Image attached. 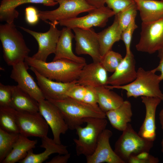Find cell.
Listing matches in <instances>:
<instances>
[{"label": "cell", "mask_w": 163, "mask_h": 163, "mask_svg": "<svg viewBox=\"0 0 163 163\" xmlns=\"http://www.w3.org/2000/svg\"><path fill=\"white\" fill-rule=\"evenodd\" d=\"M24 61L39 73L51 80L64 83L76 81L85 64L66 59H60L50 62H43L28 56Z\"/></svg>", "instance_id": "obj_1"}, {"label": "cell", "mask_w": 163, "mask_h": 163, "mask_svg": "<svg viewBox=\"0 0 163 163\" xmlns=\"http://www.w3.org/2000/svg\"><path fill=\"white\" fill-rule=\"evenodd\" d=\"M59 109L69 129L75 130L88 117L106 118V113L98 105H93L69 97L57 100H49Z\"/></svg>", "instance_id": "obj_2"}, {"label": "cell", "mask_w": 163, "mask_h": 163, "mask_svg": "<svg viewBox=\"0 0 163 163\" xmlns=\"http://www.w3.org/2000/svg\"><path fill=\"white\" fill-rule=\"evenodd\" d=\"M0 39L3 51V59L9 66L24 61L30 51L22 34L14 23L0 25Z\"/></svg>", "instance_id": "obj_3"}, {"label": "cell", "mask_w": 163, "mask_h": 163, "mask_svg": "<svg viewBox=\"0 0 163 163\" xmlns=\"http://www.w3.org/2000/svg\"><path fill=\"white\" fill-rule=\"evenodd\" d=\"M155 72L153 69L146 71L139 67L137 71L136 79L131 83L125 85L107 88L124 90L127 97H156L163 101V93L160 87L161 81L159 75H156Z\"/></svg>", "instance_id": "obj_4"}, {"label": "cell", "mask_w": 163, "mask_h": 163, "mask_svg": "<svg viewBox=\"0 0 163 163\" xmlns=\"http://www.w3.org/2000/svg\"><path fill=\"white\" fill-rule=\"evenodd\" d=\"M84 122L86 123V126H80L76 129L78 138L74 139L73 141L77 155L87 157L94 152L107 122L106 118L93 117L85 119Z\"/></svg>", "instance_id": "obj_5"}, {"label": "cell", "mask_w": 163, "mask_h": 163, "mask_svg": "<svg viewBox=\"0 0 163 163\" xmlns=\"http://www.w3.org/2000/svg\"><path fill=\"white\" fill-rule=\"evenodd\" d=\"M122 132L115 143L114 151L125 163L131 156L142 152H149L153 147V142L140 136L130 123Z\"/></svg>", "instance_id": "obj_6"}, {"label": "cell", "mask_w": 163, "mask_h": 163, "mask_svg": "<svg viewBox=\"0 0 163 163\" xmlns=\"http://www.w3.org/2000/svg\"><path fill=\"white\" fill-rule=\"evenodd\" d=\"M59 4L56 9L52 11H38L39 18L51 22L58 21L77 17L80 13H88L96 8L90 5L85 0H57Z\"/></svg>", "instance_id": "obj_7"}, {"label": "cell", "mask_w": 163, "mask_h": 163, "mask_svg": "<svg viewBox=\"0 0 163 163\" xmlns=\"http://www.w3.org/2000/svg\"><path fill=\"white\" fill-rule=\"evenodd\" d=\"M163 46V17L141 24L140 38L136 47L139 51L152 54Z\"/></svg>", "instance_id": "obj_8"}, {"label": "cell", "mask_w": 163, "mask_h": 163, "mask_svg": "<svg viewBox=\"0 0 163 163\" xmlns=\"http://www.w3.org/2000/svg\"><path fill=\"white\" fill-rule=\"evenodd\" d=\"M50 28L47 32L44 33L37 32L23 27L20 28L33 36L38 45V50L32 57L37 60L46 62L48 56L55 53L56 45L61 33V30L56 27L58 23L49 22Z\"/></svg>", "instance_id": "obj_9"}, {"label": "cell", "mask_w": 163, "mask_h": 163, "mask_svg": "<svg viewBox=\"0 0 163 163\" xmlns=\"http://www.w3.org/2000/svg\"><path fill=\"white\" fill-rule=\"evenodd\" d=\"M116 14L115 12L105 6L96 8L85 16L75 17L58 21L60 26L71 29L74 28L89 29L93 27H103L109 19Z\"/></svg>", "instance_id": "obj_10"}, {"label": "cell", "mask_w": 163, "mask_h": 163, "mask_svg": "<svg viewBox=\"0 0 163 163\" xmlns=\"http://www.w3.org/2000/svg\"><path fill=\"white\" fill-rule=\"evenodd\" d=\"M17 121L20 134L28 137L47 136L49 125L39 112H18Z\"/></svg>", "instance_id": "obj_11"}, {"label": "cell", "mask_w": 163, "mask_h": 163, "mask_svg": "<svg viewBox=\"0 0 163 163\" xmlns=\"http://www.w3.org/2000/svg\"><path fill=\"white\" fill-rule=\"evenodd\" d=\"M76 41L75 51L78 55L87 54L92 58L93 62H100L101 58L97 36L92 28L83 29L74 28Z\"/></svg>", "instance_id": "obj_12"}, {"label": "cell", "mask_w": 163, "mask_h": 163, "mask_svg": "<svg viewBox=\"0 0 163 163\" xmlns=\"http://www.w3.org/2000/svg\"><path fill=\"white\" fill-rule=\"evenodd\" d=\"M38 102L39 112L50 127L56 143L61 144L60 135L69 129L58 107L50 101L43 99Z\"/></svg>", "instance_id": "obj_13"}, {"label": "cell", "mask_w": 163, "mask_h": 163, "mask_svg": "<svg viewBox=\"0 0 163 163\" xmlns=\"http://www.w3.org/2000/svg\"><path fill=\"white\" fill-rule=\"evenodd\" d=\"M28 66L25 61L13 66L11 78L18 83L19 88L38 102L46 99L39 86L27 71Z\"/></svg>", "instance_id": "obj_14"}, {"label": "cell", "mask_w": 163, "mask_h": 163, "mask_svg": "<svg viewBox=\"0 0 163 163\" xmlns=\"http://www.w3.org/2000/svg\"><path fill=\"white\" fill-rule=\"evenodd\" d=\"M112 135V132L109 129H106L103 131L94 152L86 157L87 163H125L110 146V139Z\"/></svg>", "instance_id": "obj_15"}, {"label": "cell", "mask_w": 163, "mask_h": 163, "mask_svg": "<svg viewBox=\"0 0 163 163\" xmlns=\"http://www.w3.org/2000/svg\"><path fill=\"white\" fill-rule=\"evenodd\" d=\"M30 69L35 74L37 84L45 99L48 100H60L68 97V91L77 84V80L67 83L54 81L42 75L33 67Z\"/></svg>", "instance_id": "obj_16"}, {"label": "cell", "mask_w": 163, "mask_h": 163, "mask_svg": "<svg viewBox=\"0 0 163 163\" xmlns=\"http://www.w3.org/2000/svg\"><path fill=\"white\" fill-rule=\"evenodd\" d=\"M136 75L135 60L131 52L126 53L115 71L108 77L105 86L109 88L126 85L134 80Z\"/></svg>", "instance_id": "obj_17"}, {"label": "cell", "mask_w": 163, "mask_h": 163, "mask_svg": "<svg viewBox=\"0 0 163 163\" xmlns=\"http://www.w3.org/2000/svg\"><path fill=\"white\" fill-rule=\"evenodd\" d=\"M142 101L145 108L144 121L138 134L142 138L153 142L156 138L155 113L157 107L162 101L159 98L141 97Z\"/></svg>", "instance_id": "obj_18"}, {"label": "cell", "mask_w": 163, "mask_h": 163, "mask_svg": "<svg viewBox=\"0 0 163 163\" xmlns=\"http://www.w3.org/2000/svg\"><path fill=\"white\" fill-rule=\"evenodd\" d=\"M107 71L100 62L85 64L76 81L78 85L96 87L107 85Z\"/></svg>", "instance_id": "obj_19"}, {"label": "cell", "mask_w": 163, "mask_h": 163, "mask_svg": "<svg viewBox=\"0 0 163 163\" xmlns=\"http://www.w3.org/2000/svg\"><path fill=\"white\" fill-rule=\"evenodd\" d=\"M40 147L45 149V150L42 153L36 154L33 153V149H31L28 152L26 156L18 162L42 163L52 154H65L69 153L66 146L56 143L53 139L49 138L47 136L41 138V144Z\"/></svg>", "instance_id": "obj_20"}, {"label": "cell", "mask_w": 163, "mask_h": 163, "mask_svg": "<svg viewBox=\"0 0 163 163\" xmlns=\"http://www.w3.org/2000/svg\"><path fill=\"white\" fill-rule=\"evenodd\" d=\"M72 30L65 27L61 30L53 61L66 59L79 63L85 64L86 63L85 59L83 57L77 56L72 51V41L74 38V35Z\"/></svg>", "instance_id": "obj_21"}, {"label": "cell", "mask_w": 163, "mask_h": 163, "mask_svg": "<svg viewBox=\"0 0 163 163\" xmlns=\"http://www.w3.org/2000/svg\"><path fill=\"white\" fill-rule=\"evenodd\" d=\"M32 3L42 4L44 5L53 6L58 4L52 0H2L0 5V20L6 23H14L18 18L19 12L15 8L22 4Z\"/></svg>", "instance_id": "obj_22"}, {"label": "cell", "mask_w": 163, "mask_h": 163, "mask_svg": "<svg viewBox=\"0 0 163 163\" xmlns=\"http://www.w3.org/2000/svg\"><path fill=\"white\" fill-rule=\"evenodd\" d=\"M105 113L112 126L123 131L131 121L133 113L131 104L128 101H124L118 107Z\"/></svg>", "instance_id": "obj_23"}, {"label": "cell", "mask_w": 163, "mask_h": 163, "mask_svg": "<svg viewBox=\"0 0 163 163\" xmlns=\"http://www.w3.org/2000/svg\"><path fill=\"white\" fill-rule=\"evenodd\" d=\"M142 22L158 20L163 17V0H134Z\"/></svg>", "instance_id": "obj_24"}, {"label": "cell", "mask_w": 163, "mask_h": 163, "mask_svg": "<svg viewBox=\"0 0 163 163\" xmlns=\"http://www.w3.org/2000/svg\"><path fill=\"white\" fill-rule=\"evenodd\" d=\"M10 107L18 112H39L38 102L18 85H13Z\"/></svg>", "instance_id": "obj_25"}, {"label": "cell", "mask_w": 163, "mask_h": 163, "mask_svg": "<svg viewBox=\"0 0 163 163\" xmlns=\"http://www.w3.org/2000/svg\"><path fill=\"white\" fill-rule=\"evenodd\" d=\"M122 31L116 17L110 26L97 33L100 53L101 57L111 50L113 44L121 40Z\"/></svg>", "instance_id": "obj_26"}, {"label": "cell", "mask_w": 163, "mask_h": 163, "mask_svg": "<svg viewBox=\"0 0 163 163\" xmlns=\"http://www.w3.org/2000/svg\"><path fill=\"white\" fill-rule=\"evenodd\" d=\"M27 137L19 134L11 151L2 163L19 162L26 156L29 150L35 148L37 140H31Z\"/></svg>", "instance_id": "obj_27"}, {"label": "cell", "mask_w": 163, "mask_h": 163, "mask_svg": "<svg viewBox=\"0 0 163 163\" xmlns=\"http://www.w3.org/2000/svg\"><path fill=\"white\" fill-rule=\"evenodd\" d=\"M95 88L98 106L105 113L118 107L124 101L122 97L105 85Z\"/></svg>", "instance_id": "obj_28"}, {"label": "cell", "mask_w": 163, "mask_h": 163, "mask_svg": "<svg viewBox=\"0 0 163 163\" xmlns=\"http://www.w3.org/2000/svg\"><path fill=\"white\" fill-rule=\"evenodd\" d=\"M17 111L10 107L0 106V128L8 133L19 134Z\"/></svg>", "instance_id": "obj_29"}, {"label": "cell", "mask_w": 163, "mask_h": 163, "mask_svg": "<svg viewBox=\"0 0 163 163\" xmlns=\"http://www.w3.org/2000/svg\"><path fill=\"white\" fill-rule=\"evenodd\" d=\"M19 134L10 133L0 128V163H2L11 151Z\"/></svg>", "instance_id": "obj_30"}, {"label": "cell", "mask_w": 163, "mask_h": 163, "mask_svg": "<svg viewBox=\"0 0 163 163\" xmlns=\"http://www.w3.org/2000/svg\"><path fill=\"white\" fill-rule=\"evenodd\" d=\"M138 11L135 2L124 9L116 14L120 28L122 31L130 24L132 21L135 19Z\"/></svg>", "instance_id": "obj_31"}, {"label": "cell", "mask_w": 163, "mask_h": 163, "mask_svg": "<svg viewBox=\"0 0 163 163\" xmlns=\"http://www.w3.org/2000/svg\"><path fill=\"white\" fill-rule=\"evenodd\" d=\"M123 58L120 53L111 50L101 57L100 62L107 72H113Z\"/></svg>", "instance_id": "obj_32"}, {"label": "cell", "mask_w": 163, "mask_h": 163, "mask_svg": "<svg viewBox=\"0 0 163 163\" xmlns=\"http://www.w3.org/2000/svg\"><path fill=\"white\" fill-rule=\"evenodd\" d=\"M137 27L135 22V19H134L122 32L121 40L124 43L126 54H129L131 52L130 46L132 37L134 31Z\"/></svg>", "instance_id": "obj_33"}, {"label": "cell", "mask_w": 163, "mask_h": 163, "mask_svg": "<svg viewBox=\"0 0 163 163\" xmlns=\"http://www.w3.org/2000/svg\"><path fill=\"white\" fill-rule=\"evenodd\" d=\"M12 90L13 85L0 83V106L10 107Z\"/></svg>", "instance_id": "obj_34"}, {"label": "cell", "mask_w": 163, "mask_h": 163, "mask_svg": "<svg viewBox=\"0 0 163 163\" xmlns=\"http://www.w3.org/2000/svg\"><path fill=\"white\" fill-rule=\"evenodd\" d=\"M158 158L150 155L149 152H142L135 155H132L127 162L129 163H158Z\"/></svg>", "instance_id": "obj_35"}, {"label": "cell", "mask_w": 163, "mask_h": 163, "mask_svg": "<svg viewBox=\"0 0 163 163\" xmlns=\"http://www.w3.org/2000/svg\"><path fill=\"white\" fill-rule=\"evenodd\" d=\"M107 7L116 14L135 2L134 0H104Z\"/></svg>", "instance_id": "obj_36"}, {"label": "cell", "mask_w": 163, "mask_h": 163, "mask_svg": "<svg viewBox=\"0 0 163 163\" xmlns=\"http://www.w3.org/2000/svg\"><path fill=\"white\" fill-rule=\"evenodd\" d=\"M85 92V86L77 84L69 90L67 95L68 97L83 101Z\"/></svg>", "instance_id": "obj_37"}, {"label": "cell", "mask_w": 163, "mask_h": 163, "mask_svg": "<svg viewBox=\"0 0 163 163\" xmlns=\"http://www.w3.org/2000/svg\"><path fill=\"white\" fill-rule=\"evenodd\" d=\"M86 92L83 101L91 105L97 104V95L95 87L86 86Z\"/></svg>", "instance_id": "obj_38"}, {"label": "cell", "mask_w": 163, "mask_h": 163, "mask_svg": "<svg viewBox=\"0 0 163 163\" xmlns=\"http://www.w3.org/2000/svg\"><path fill=\"white\" fill-rule=\"evenodd\" d=\"M25 19L28 23L34 25L36 24L39 18L38 11L34 7L29 6L25 9Z\"/></svg>", "instance_id": "obj_39"}, {"label": "cell", "mask_w": 163, "mask_h": 163, "mask_svg": "<svg viewBox=\"0 0 163 163\" xmlns=\"http://www.w3.org/2000/svg\"><path fill=\"white\" fill-rule=\"evenodd\" d=\"M158 56L159 58V64L158 66L153 69L155 72H160L161 74L159 75V79L161 81L163 80V46L158 51Z\"/></svg>", "instance_id": "obj_40"}, {"label": "cell", "mask_w": 163, "mask_h": 163, "mask_svg": "<svg viewBox=\"0 0 163 163\" xmlns=\"http://www.w3.org/2000/svg\"><path fill=\"white\" fill-rule=\"evenodd\" d=\"M71 154L68 153L65 154H59L56 155L46 163H66L70 157Z\"/></svg>", "instance_id": "obj_41"}, {"label": "cell", "mask_w": 163, "mask_h": 163, "mask_svg": "<svg viewBox=\"0 0 163 163\" xmlns=\"http://www.w3.org/2000/svg\"><path fill=\"white\" fill-rule=\"evenodd\" d=\"M90 5L96 8H99L104 6V0H85Z\"/></svg>", "instance_id": "obj_42"}, {"label": "cell", "mask_w": 163, "mask_h": 163, "mask_svg": "<svg viewBox=\"0 0 163 163\" xmlns=\"http://www.w3.org/2000/svg\"><path fill=\"white\" fill-rule=\"evenodd\" d=\"M159 118L161 126V128L162 129L163 133V108L160 111L159 113Z\"/></svg>", "instance_id": "obj_43"}, {"label": "cell", "mask_w": 163, "mask_h": 163, "mask_svg": "<svg viewBox=\"0 0 163 163\" xmlns=\"http://www.w3.org/2000/svg\"><path fill=\"white\" fill-rule=\"evenodd\" d=\"M161 151L163 153V136L161 142Z\"/></svg>", "instance_id": "obj_44"}, {"label": "cell", "mask_w": 163, "mask_h": 163, "mask_svg": "<svg viewBox=\"0 0 163 163\" xmlns=\"http://www.w3.org/2000/svg\"><path fill=\"white\" fill-rule=\"evenodd\" d=\"M52 0L54 1H57V0Z\"/></svg>", "instance_id": "obj_45"}]
</instances>
